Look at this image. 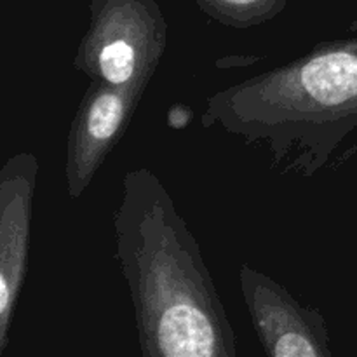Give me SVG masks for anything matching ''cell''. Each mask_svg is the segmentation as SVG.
<instances>
[{"instance_id":"2","label":"cell","mask_w":357,"mask_h":357,"mask_svg":"<svg viewBox=\"0 0 357 357\" xmlns=\"http://www.w3.org/2000/svg\"><path fill=\"white\" fill-rule=\"evenodd\" d=\"M201 124L265 145L279 173L312 178L357 131V38L211 94Z\"/></svg>"},{"instance_id":"4","label":"cell","mask_w":357,"mask_h":357,"mask_svg":"<svg viewBox=\"0 0 357 357\" xmlns=\"http://www.w3.org/2000/svg\"><path fill=\"white\" fill-rule=\"evenodd\" d=\"M239 284L267 357H333L326 321L314 307L250 265H241Z\"/></svg>"},{"instance_id":"9","label":"cell","mask_w":357,"mask_h":357,"mask_svg":"<svg viewBox=\"0 0 357 357\" xmlns=\"http://www.w3.org/2000/svg\"><path fill=\"white\" fill-rule=\"evenodd\" d=\"M352 30L357 31V23H354V26H352Z\"/></svg>"},{"instance_id":"3","label":"cell","mask_w":357,"mask_h":357,"mask_svg":"<svg viewBox=\"0 0 357 357\" xmlns=\"http://www.w3.org/2000/svg\"><path fill=\"white\" fill-rule=\"evenodd\" d=\"M160 21L143 7H103L80 44L75 68L91 82L146 91L162 58Z\"/></svg>"},{"instance_id":"7","label":"cell","mask_w":357,"mask_h":357,"mask_svg":"<svg viewBox=\"0 0 357 357\" xmlns=\"http://www.w3.org/2000/svg\"><path fill=\"white\" fill-rule=\"evenodd\" d=\"M209 6L227 23L237 26L258 23L274 9L271 0H209Z\"/></svg>"},{"instance_id":"8","label":"cell","mask_w":357,"mask_h":357,"mask_svg":"<svg viewBox=\"0 0 357 357\" xmlns=\"http://www.w3.org/2000/svg\"><path fill=\"white\" fill-rule=\"evenodd\" d=\"M192 117V112L188 107H173L169 110V117H167V122H169L171 128H185L188 124Z\"/></svg>"},{"instance_id":"6","label":"cell","mask_w":357,"mask_h":357,"mask_svg":"<svg viewBox=\"0 0 357 357\" xmlns=\"http://www.w3.org/2000/svg\"><path fill=\"white\" fill-rule=\"evenodd\" d=\"M38 167L31 152L14 153L0 167V357L26 278Z\"/></svg>"},{"instance_id":"5","label":"cell","mask_w":357,"mask_h":357,"mask_svg":"<svg viewBox=\"0 0 357 357\" xmlns=\"http://www.w3.org/2000/svg\"><path fill=\"white\" fill-rule=\"evenodd\" d=\"M145 91L91 82L70 124L65 180L70 199H79L117 143L124 138Z\"/></svg>"},{"instance_id":"1","label":"cell","mask_w":357,"mask_h":357,"mask_svg":"<svg viewBox=\"0 0 357 357\" xmlns=\"http://www.w3.org/2000/svg\"><path fill=\"white\" fill-rule=\"evenodd\" d=\"M114 232L142 357H237L197 239L149 167L124 176Z\"/></svg>"}]
</instances>
